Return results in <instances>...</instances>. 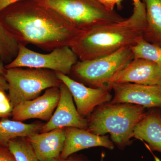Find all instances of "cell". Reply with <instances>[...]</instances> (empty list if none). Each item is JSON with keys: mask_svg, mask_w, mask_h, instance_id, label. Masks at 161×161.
<instances>
[{"mask_svg": "<svg viewBox=\"0 0 161 161\" xmlns=\"http://www.w3.org/2000/svg\"><path fill=\"white\" fill-rule=\"evenodd\" d=\"M39 7L6 15L4 21L19 43L34 44L45 50L69 46L80 31L57 12L40 3Z\"/></svg>", "mask_w": 161, "mask_h": 161, "instance_id": "cell-1", "label": "cell"}, {"mask_svg": "<svg viewBox=\"0 0 161 161\" xmlns=\"http://www.w3.org/2000/svg\"><path fill=\"white\" fill-rule=\"evenodd\" d=\"M146 24V13L133 11L123 21L80 31L69 47L80 61L100 58L134 45L143 36Z\"/></svg>", "mask_w": 161, "mask_h": 161, "instance_id": "cell-2", "label": "cell"}, {"mask_svg": "<svg viewBox=\"0 0 161 161\" xmlns=\"http://www.w3.org/2000/svg\"><path fill=\"white\" fill-rule=\"evenodd\" d=\"M147 112L146 108L138 105L106 103L88 116L86 130L98 135L110 133L114 145L124 150L132 144L134 128Z\"/></svg>", "mask_w": 161, "mask_h": 161, "instance_id": "cell-3", "label": "cell"}, {"mask_svg": "<svg viewBox=\"0 0 161 161\" xmlns=\"http://www.w3.org/2000/svg\"><path fill=\"white\" fill-rule=\"evenodd\" d=\"M40 3L63 16L80 31L125 19L96 0H41Z\"/></svg>", "mask_w": 161, "mask_h": 161, "instance_id": "cell-4", "label": "cell"}, {"mask_svg": "<svg viewBox=\"0 0 161 161\" xmlns=\"http://www.w3.org/2000/svg\"><path fill=\"white\" fill-rule=\"evenodd\" d=\"M133 59L130 46L124 47L113 53L100 58L85 61L78 60L72 68L71 73L85 85L111 91L112 78Z\"/></svg>", "mask_w": 161, "mask_h": 161, "instance_id": "cell-5", "label": "cell"}, {"mask_svg": "<svg viewBox=\"0 0 161 161\" xmlns=\"http://www.w3.org/2000/svg\"><path fill=\"white\" fill-rule=\"evenodd\" d=\"M4 77L9 85L8 97L13 108L37 98L44 90L59 87L62 83L56 72L42 69H8Z\"/></svg>", "mask_w": 161, "mask_h": 161, "instance_id": "cell-6", "label": "cell"}, {"mask_svg": "<svg viewBox=\"0 0 161 161\" xmlns=\"http://www.w3.org/2000/svg\"><path fill=\"white\" fill-rule=\"evenodd\" d=\"M78 60L75 53L68 45L57 47L49 53L43 54L33 51L19 43L17 56L5 65V68L42 69L68 75Z\"/></svg>", "mask_w": 161, "mask_h": 161, "instance_id": "cell-7", "label": "cell"}, {"mask_svg": "<svg viewBox=\"0 0 161 161\" xmlns=\"http://www.w3.org/2000/svg\"><path fill=\"white\" fill-rule=\"evenodd\" d=\"M56 74L69 90L78 113L84 118L89 116L98 106L109 102L112 99L109 90L87 86L68 75L59 72H56Z\"/></svg>", "mask_w": 161, "mask_h": 161, "instance_id": "cell-8", "label": "cell"}, {"mask_svg": "<svg viewBox=\"0 0 161 161\" xmlns=\"http://www.w3.org/2000/svg\"><path fill=\"white\" fill-rule=\"evenodd\" d=\"M112 103H129L146 108L161 109V85H143L132 83H114Z\"/></svg>", "mask_w": 161, "mask_h": 161, "instance_id": "cell-9", "label": "cell"}, {"mask_svg": "<svg viewBox=\"0 0 161 161\" xmlns=\"http://www.w3.org/2000/svg\"><path fill=\"white\" fill-rule=\"evenodd\" d=\"M60 95L59 87L50 88L41 96L19 104L13 109V120L23 122L38 119L48 121L57 108Z\"/></svg>", "mask_w": 161, "mask_h": 161, "instance_id": "cell-10", "label": "cell"}, {"mask_svg": "<svg viewBox=\"0 0 161 161\" xmlns=\"http://www.w3.org/2000/svg\"><path fill=\"white\" fill-rule=\"evenodd\" d=\"M59 89L60 98L57 108L50 120L43 125L40 132L68 127L86 130L87 119L82 117L78 113L69 90L62 82Z\"/></svg>", "mask_w": 161, "mask_h": 161, "instance_id": "cell-11", "label": "cell"}, {"mask_svg": "<svg viewBox=\"0 0 161 161\" xmlns=\"http://www.w3.org/2000/svg\"><path fill=\"white\" fill-rule=\"evenodd\" d=\"M123 83L161 85V68L150 60L133 58L113 77L110 85L112 87L113 84Z\"/></svg>", "mask_w": 161, "mask_h": 161, "instance_id": "cell-12", "label": "cell"}, {"mask_svg": "<svg viewBox=\"0 0 161 161\" xmlns=\"http://www.w3.org/2000/svg\"><path fill=\"white\" fill-rule=\"evenodd\" d=\"M95 147L113 150L115 147L108 136L98 135L84 129L75 127L65 128V138L60 158H66L80 150Z\"/></svg>", "mask_w": 161, "mask_h": 161, "instance_id": "cell-13", "label": "cell"}, {"mask_svg": "<svg viewBox=\"0 0 161 161\" xmlns=\"http://www.w3.org/2000/svg\"><path fill=\"white\" fill-rule=\"evenodd\" d=\"M40 161H53L60 158L64 145L65 128L39 132L27 137Z\"/></svg>", "mask_w": 161, "mask_h": 161, "instance_id": "cell-14", "label": "cell"}, {"mask_svg": "<svg viewBox=\"0 0 161 161\" xmlns=\"http://www.w3.org/2000/svg\"><path fill=\"white\" fill-rule=\"evenodd\" d=\"M132 137L145 141L150 150L161 153V109L152 108L136 126Z\"/></svg>", "mask_w": 161, "mask_h": 161, "instance_id": "cell-15", "label": "cell"}, {"mask_svg": "<svg viewBox=\"0 0 161 161\" xmlns=\"http://www.w3.org/2000/svg\"><path fill=\"white\" fill-rule=\"evenodd\" d=\"M44 123L34 122L25 124L3 118L0 120V146L7 147L12 139L19 137H28L39 133Z\"/></svg>", "mask_w": 161, "mask_h": 161, "instance_id": "cell-16", "label": "cell"}, {"mask_svg": "<svg viewBox=\"0 0 161 161\" xmlns=\"http://www.w3.org/2000/svg\"><path fill=\"white\" fill-rule=\"evenodd\" d=\"M146 10V27L143 37L161 46V0H142Z\"/></svg>", "mask_w": 161, "mask_h": 161, "instance_id": "cell-17", "label": "cell"}, {"mask_svg": "<svg viewBox=\"0 0 161 161\" xmlns=\"http://www.w3.org/2000/svg\"><path fill=\"white\" fill-rule=\"evenodd\" d=\"M19 43L14 35L0 20V58L3 62H11L16 57Z\"/></svg>", "mask_w": 161, "mask_h": 161, "instance_id": "cell-18", "label": "cell"}, {"mask_svg": "<svg viewBox=\"0 0 161 161\" xmlns=\"http://www.w3.org/2000/svg\"><path fill=\"white\" fill-rule=\"evenodd\" d=\"M133 58H142L153 61L161 68V46L149 43L141 37L133 46H130Z\"/></svg>", "mask_w": 161, "mask_h": 161, "instance_id": "cell-19", "label": "cell"}, {"mask_svg": "<svg viewBox=\"0 0 161 161\" xmlns=\"http://www.w3.org/2000/svg\"><path fill=\"white\" fill-rule=\"evenodd\" d=\"M7 148L17 161H40L27 137L12 139L8 143Z\"/></svg>", "mask_w": 161, "mask_h": 161, "instance_id": "cell-20", "label": "cell"}, {"mask_svg": "<svg viewBox=\"0 0 161 161\" xmlns=\"http://www.w3.org/2000/svg\"><path fill=\"white\" fill-rule=\"evenodd\" d=\"M13 107L5 92L0 90V118H7L11 115Z\"/></svg>", "mask_w": 161, "mask_h": 161, "instance_id": "cell-21", "label": "cell"}, {"mask_svg": "<svg viewBox=\"0 0 161 161\" xmlns=\"http://www.w3.org/2000/svg\"><path fill=\"white\" fill-rule=\"evenodd\" d=\"M0 161H17L7 147L0 146Z\"/></svg>", "mask_w": 161, "mask_h": 161, "instance_id": "cell-22", "label": "cell"}, {"mask_svg": "<svg viewBox=\"0 0 161 161\" xmlns=\"http://www.w3.org/2000/svg\"><path fill=\"white\" fill-rule=\"evenodd\" d=\"M105 8L110 10H114V7L115 5L118 8H121V2L122 0H96Z\"/></svg>", "mask_w": 161, "mask_h": 161, "instance_id": "cell-23", "label": "cell"}, {"mask_svg": "<svg viewBox=\"0 0 161 161\" xmlns=\"http://www.w3.org/2000/svg\"><path fill=\"white\" fill-rule=\"evenodd\" d=\"M53 161H92L83 154H76L74 153L66 158H59Z\"/></svg>", "mask_w": 161, "mask_h": 161, "instance_id": "cell-24", "label": "cell"}, {"mask_svg": "<svg viewBox=\"0 0 161 161\" xmlns=\"http://www.w3.org/2000/svg\"><path fill=\"white\" fill-rule=\"evenodd\" d=\"M21 0H0V12L8 6Z\"/></svg>", "mask_w": 161, "mask_h": 161, "instance_id": "cell-25", "label": "cell"}, {"mask_svg": "<svg viewBox=\"0 0 161 161\" xmlns=\"http://www.w3.org/2000/svg\"><path fill=\"white\" fill-rule=\"evenodd\" d=\"M132 1L133 3V6H134L133 9L138 10V11L146 10L145 4L143 3L142 0H132Z\"/></svg>", "mask_w": 161, "mask_h": 161, "instance_id": "cell-26", "label": "cell"}, {"mask_svg": "<svg viewBox=\"0 0 161 161\" xmlns=\"http://www.w3.org/2000/svg\"><path fill=\"white\" fill-rule=\"evenodd\" d=\"M9 85L3 75H0V90L5 92L8 91Z\"/></svg>", "mask_w": 161, "mask_h": 161, "instance_id": "cell-27", "label": "cell"}, {"mask_svg": "<svg viewBox=\"0 0 161 161\" xmlns=\"http://www.w3.org/2000/svg\"><path fill=\"white\" fill-rule=\"evenodd\" d=\"M6 71V69L5 68V65H4L3 60L0 58V75L4 76Z\"/></svg>", "mask_w": 161, "mask_h": 161, "instance_id": "cell-28", "label": "cell"}]
</instances>
